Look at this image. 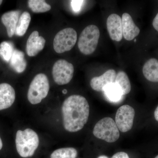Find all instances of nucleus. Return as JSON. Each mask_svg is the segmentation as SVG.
Segmentation results:
<instances>
[{"mask_svg":"<svg viewBox=\"0 0 158 158\" xmlns=\"http://www.w3.org/2000/svg\"><path fill=\"white\" fill-rule=\"evenodd\" d=\"M15 144L18 152L22 157H29L34 155L39 146V137L31 129L19 130L16 133Z\"/></svg>","mask_w":158,"mask_h":158,"instance_id":"f03ea898","label":"nucleus"},{"mask_svg":"<svg viewBox=\"0 0 158 158\" xmlns=\"http://www.w3.org/2000/svg\"><path fill=\"white\" fill-rule=\"evenodd\" d=\"M122 24L123 36L126 40H133L139 35L140 29L135 24L131 16L128 13L123 14Z\"/></svg>","mask_w":158,"mask_h":158,"instance_id":"9b49d317","label":"nucleus"},{"mask_svg":"<svg viewBox=\"0 0 158 158\" xmlns=\"http://www.w3.org/2000/svg\"><path fill=\"white\" fill-rule=\"evenodd\" d=\"M62 113L64 128L69 132H76L81 130L88 122L90 107L84 97L72 95L63 102Z\"/></svg>","mask_w":158,"mask_h":158,"instance_id":"f257e3e1","label":"nucleus"},{"mask_svg":"<svg viewBox=\"0 0 158 158\" xmlns=\"http://www.w3.org/2000/svg\"><path fill=\"white\" fill-rule=\"evenodd\" d=\"M94 135L109 143L116 142L119 138V130L116 122L110 117H105L97 123L94 128Z\"/></svg>","mask_w":158,"mask_h":158,"instance_id":"20e7f679","label":"nucleus"},{"mask_svg":"<svg viewBox=\"0 0 158 158\" xmlns=\"http://www.w3.org/2000/svg\"><path fill=\"white\" fill-rule=\"evenodd\" d=\"M62 93L64 94H66L67 93V90H66V89H64V90H62Z\"/></svg>","mask_w":158,"mask_h":158,"instance_id":"c85d7f7f","label":"nucleus"},{"mask_svg":"<svg viewBox=\"0 0 158 158\" xmlns=\"http://www.w3.org/2000/svg\"><path fill=\"white\" fill-rule=\"evenodd\" d=\"M155 158H158V155Z\"/></svg>","mask_w":158,"mask_h":158,"instance_id":"7c9ffc66","label":"nucleus"},{"mask_svg":"<svg viewBox=\"0 0 158 158\" xmlns=\"http://www.w3.org/2000/svg\"><path fill=\"white\" fill-rule=\"evenodd\" d=\"M77 151L73 148H65L54 151L51 154V158H76Z\"/></svg>","mask_w":158,"mask_h":158,"instance_id":"412c9836","label":"nucleus"},{"mask_svg":"<svg viewBox=\"0 0 158 158\" xmlns=\"http://www.w3.org/2000/svg\"><path fill=\"white\" fill-rule=\"evenodd\" d=\"M3 147V143L2 141V139H1V138H0V150L2 149Z\"/></svg>","mask_w":158,"mask_h":158,"instance_id":"bb28decb","label":"nucleus"},{"mask_svg":"<svg viewBox=\"0 0 158 158\" xmlns=\"http://www.w3.org/2000/svg\"><path fill=\"white\" fill-rule=\"evenodd\" d=\"M49 89L48 77L44 74H38L30 84L27 93L29 101L33 105L40 103L47 96Z\"/></svg>","mask_w":158,"mask_h":158,"instance_id":"7ed1b4c3","label":"nucleus"},{"mask_svg":"<svg viewBox=\"0 0 158 158\" xmlns=\"http://www.w3.org/2000/svg\"><path fill=\"white\" fill-rule=\"evenodd\" d=\"M153 27L158 32V13L152 22Z\"/></svg>","mask_w":158,"mask_h":158,"instance_id":"393cba45","label":"nucleus"},{"mask_svg":"<svg viewBox=\"0 0 158 158\" xmlns=\"http://www.w3.org/2000/svg\"><path fill=\"white\" fill-rule=\"evenodd\" d=\"M15 99V91L11 85L7 83L0 84V111L10 107Z\"/></svg>","mask_w":158,"mask_h":158,"instance_id":"f8f14e48","label":"nucleus"},{"mask_svg":"<svg viewBox=\"0 0 158 158\" xmlns=\"http://www.w3.org/2000/svg\"><path fill=\"white\" fill-rule=\"evenodd\" d=\"M13 44L9 41H3L0 44V57L5 62H9L14 51Z\"/></svg>","mask_w":158,"mask_h":158,"instance_id":"aec40b11","label":"nucleus"},{"mask_svg":"<svg viewBox=\"0 0 158 158\" xmlns=\"http://www.w3.org/2000/svg\"><path fill=\"white\" fill-rule=\"evenodd\" d=\"M143 75L148 81L158 82V60L151 58L145 62L143 66Z\"/></svg>","mask_w":158,"mask_h":158,"instance_id":"2eb2a0df","label":"nucleus"},{"mask_svg":"<svg viewBox=\"0 0 158 158\" xmlns=\"http://www.w3.org/2000/svg\"><path fill=\"white\" fill-rule=\"evenodd\" d=\"M84 2V1H71V6L73 10L75 12H79Z\"/></svg>","mask_w":158,"mask_h":158,"instance_id":"5701e85b","label":"nucleus"},{"mask_svg":"<svg viewBox=\"0 0 158 158\" xmlns=\"http://www.w3.org/2000/svg\"><path fill=\"white\" fill-rule=\"evenodd\" d=\"M3 1H2V0H0V6H1V4L2 3Z\"/></svg>","mask_w":158,"mask_h":158,"instance_id":"c756f323","label":"nucleus"},{"mask_svg":"<svg viewBox=\"0 0 158 158\" xmlns=\"http://www.w3.org/2000/svg\"><path fill=\"white\" fill-rule=\"evenodd\" d=\"M20 11L19 10L9 11L4 13L1 18L2 23L6 27L9 37L15 34L18 23L20 17Z\"/></svg>","mask_w":158,"mask_h":158,"instance_id":"4468645a","label":"nucleus"},{"mask_svg":"<svg viewBox=\"0 0 158 158\" xmlns=\"http://www.w3.org/2000/svg\"><path fill=\"white\" fill-rule=\"evenodd\" d=\"M102 91L108 100L113 102H119L123 96L121 88L115 82L106 85Z\"/></svg>","mask_w":158,"mask_h":158,"instance_id":"f3484780","label":"nucleus"},{"mask_svg":"<svg viewBox=\"0 0 158 158\" xmlns=\"http://www.w3.org/2000/svg\"><path fill=\"white\" fill-rule=\"evenodd\" d=\"M100 37V31L96 26H88L81 32L78 46L80 52L85 55L93 53L95 51Z\"/></svg>","mask_w":158,"mask_h":158,"instance_id":"39448f33","label":"nucleus"},{"mask_svg":"<svg viewBox=\"0 0 158 158\" xmlns=\"http://www.w3.org/2000/svg\"><path fill=\"white\" fill-rule=\"evenodd\" d=\"M112 158H130L127 153L118 152L114 154Z\"/></svg>","mask_w":158,"mask_h":158,"instance_id":"b1692460","label":"nucleus"},{"mask_svg":"<svg viewBox=\"0 0 158 158\" xmlns=\"http://www.w3.org/2000/svg\"><path fill=\"white\" fill-rule=\"evenodd\" d=\"M136 39H135V42H136Z\"/></svg>","mask_w":158,"mask_h":158,"instance_id":"2f4dec72","label":"nucleus"},{"mask_svg":"<svg viewBox=\"0 0 158 158\" xmlns=\"http://www.w3.org/2000/svg\"><path fill=\"white\" fill-rule=\"evenodd\" d=\"M135 113L134 108L129 105H123L118 108L116 113L115 122L120 131L127 132L131 129Z\"/></svg>","mask_w":158,"mask_h":158,"instance_id":"6e6552de","label":"nucleus"},{"mask_svg":"<svg viewBox=\"0 0 158 158\" xmlns=\"http://www.w3.org/2000/svg\"><path fill=\"white\" fill-rule=\"evenodd\" d=\"M154 117L156 120L158 122V106L154 111Z\"/></svg>","mask_w":158,"mask_h":158,"instance_id":"a878e982","label":"nucleus"},{"mask_svg":"<svg viewBox=\"0 0 158 158\" xmlns=\"http://www.w3.org/2000/svg\"><path fill=\"white\" fill-rule=\"evenodd\" d=\"M10 65L18 73H22L25 70L27 62L25 59V54L22 52L15 49L10 61Z\"/></svg>","mask_w":158,"mask_h":158,"instance_id":"dca6fc26","label":"nucleus"},{"mask_svg":"<svg viewBox=\"0 0 158 158\" xmlns=\"http://www.w3.org/2000/svg\"><path fill=\"white\" fill-rule=\"evenodd\" d=\"M74 66L64 59H59L53 66V77L56 84L63 85L68 84L73 78Z\"/></svg>","mask_w":158,"mask_h":158,"instance_id":"0eeeda50","label":"nucleus"},{"mask_svg":"<svg viewBox=\"0 0 158 158\" xmlns=\"http://www.w3.org/2000/svg\"><path fill=\"white\" fill-rule=\"evenodd\" d=\"M31 21V16L30 13L27 11L23 12L19 20L15 34L19 37L23 36L28 28Z\"/></svg>","mask_w":158,"mask_h":158,"instance_id":"a211bd4d","label":"nucleus"},{"mask_svg":"<svg viewBox=\"0 0 158 158\" xmlns=\"http://www.w3.org/2000/svg\"><path fill=\"white\" fill-rule=\"evenodd\" d=\"M122 90L123 95L127 94L131 91V87L128 77L123 71H119L116 74L115 81Z\"/></svg>","mask_w":158,"mask_h":158,"instance_id":"6ab92c4d","label":"nucleus"},{"mask_svg":"<svg viewBox=\"0 0 158 158\" xmlns=\"http://www.w3.org/2000/svg\"><path fill=\"white\" fill-rule=\"evenodd\" d=\"M98 158H108V157L107 156H106L102 155L100 156H99Z\"/></svg>","mask_w":158,"mask_h":158,"instance_id":"cd10ccee","label":"nucleus"},{"mask_svg":"<svg viewBox=\"0 0 158 158\" xmlns=\"http://www.w3.org/2000/svg\"><path fill=\"white\" fill-rule=\"evenodd\" d=\"M46 40L41 36H39L38 31H34L29 36L27 43L26 51L28 56L34 57L44 48Z\"/></svg>","mask_w":158,"mask_h":158,"instance_id":"9d476101","label":"nucleus"},{"mask_svg":"<svg viewBox=\"0 0 158 158\" xmlns=\"http://www.w3.org/2000/svg\"><path fill=\"white\" fill-rule=\"evenodd\" d=\"M106 25L110 38L114 41H121L123 38L121 17L116 14L110 15L107 19Z\"/></svg>","mask_w":158,"mask_h":158,"instance_id":"1a4fd4ad","label":"nucleus"},{"mask_svg":"<svg viewBox=\"0 0 158 158\" xmlns=\"http://www.w3.org/2000/svg\"><path fill=\"white\" fill-rule=\"evenodd\" d=\"M28 4L29 8L35 13H43L51 9V6L43 0H29Z\"/></svg>","mask_w":158,"mask_h":158,"instance_id":"4be33fe9","label":"nucleus"},{"mask_svg":"<svg viewBox=\"0 0 158 158\" xmlns=\"http://www.w3.org/2000/svg\"><path fill=\"white\" fill-rule=\"evenodd\" d=\"M76 31L72 28H67L57 33L54 38L53 47L57 53H62L71 50L77 42Z\"/></svg>","mask_w":158,"mask_h":158,"instance_id":"423d86ee","label":"nucleus"},{"mask_svg":"<svg viewBox=\"0 0 158 158\" xmlns=\"http://www.w3.org/2000/svg\"><path fill=\"white\" fill-rule=\"evenodd\" d=\"M116 74L113 69H109L100 77H94L90 80V85L94 90L102 91L106 85L115 82Z\"/></svg>","mask_w":158,"mask_h":158,"instance_id":"ddd939ff","label":"nucleus"}]
</instances>
